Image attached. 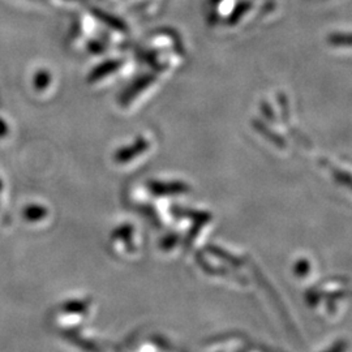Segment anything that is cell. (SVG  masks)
Here are the masks:
<instances>
[]
</instances>
